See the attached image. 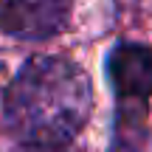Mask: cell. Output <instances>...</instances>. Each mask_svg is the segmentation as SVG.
<instances>
[{
	"instance_id": "obj_4",
	"label": "cell",
	"mask_w": 152,
	"mask_h": 152,
	"mask_svg": "<svg viewBox=\"0 0 152 152\" xmlns=\"http://www.w3.org/2000/svg\"><path fill=\"white\" fill-rule=\"evenodd\" d=\"M11 152H62V149L59 147H28V144H23V147H17Z\"/></svg>"
},
{
	"instance_id": "obj_3",
	"label": "cell",
	"mask_w": 152,
	"mask_h": 152,
	"mask_svg": "<svg viewBox=\"0 0 152 152\" xmlns=\"http://www.w3.org/2000/svg\"><path fill=\"white\" fill-rule=\"evenodd\" d=\"M113 82L121 96L144 99L152 93V54L141 45H124L113 56Z\"/></svg>"
},
{
	"instance_id": "obj_2",
	"label": "cell",
	"mask_w": 152,
	"mask_h": 152,
	"mask_svg": "<svg viewBox=\"0 0 152 152\" xmlns=\"http://www.w3.org/2000/svg\"><path fill=\"white\" fill-rule=\"evenodd\" d=\"M73 0H0V31L17 39H45L71 20Z\"/></svg>"
},
{
	"instance_id": "obj_1",
	"label": "cell",
	"mask_w": 152,
	"mask_h": 152,
	"mask_svg": "<svg viewBox=\"0 0 152 152\" xmlns=\"http://www.w3.org/2000/svg\"><path fill=\"white\" fill-rule=\"evenodd\" d=\"M90 79L62 56H34L20 68L3 96L11 132L28 147H59L90 115Z\"/></svg>"
}]
</instances>
